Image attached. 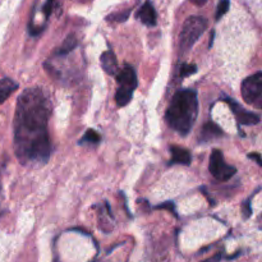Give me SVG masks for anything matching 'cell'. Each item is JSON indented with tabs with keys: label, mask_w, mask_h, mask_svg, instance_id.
Here are the masks:
<instances>
[{
	"label": "cell",
	"mask_w": 262,
	"mask_h": 262,
	"mask_svg": "<svg viewBox=\"0 0 262 262\" xmlns=\"http://www.w3.org/2000/svg\"><path fill=\"white\" fill-rule=\"evenodd\" d=\"M51 114L49 97L41 89L25 90L15 107L14 148L22 164H45L50 158L48 122Z\"/></svg>",
	"instance_id": "6da1fadb"
},
{
	"label": "cell",
	"mask_w": 262,
	"mask_h": 262,
	"mask_svg": "<svg viewBox=\"0 0 262 262\" xmlns=\"http://www.w3.org/2000/svg\"><path fill=\"white\" fill-rule=\"evenodd\" d=\"M199 115V99L193 90H179L171 99L165 113L166 124L178 132L187 136L193 128Z\"/></svg>",
	"instance_id": "7a4b0ae2"
},
{
	"label": "cell",
	"mask_w": 262,
	"mask_h": 262,
	"mask_svg": "<svg viewBox=\"0 0 262 262\" xmlns=\"http://www.w3.org/2000/svg\"><path fill=\"white\" fill-rule=\"evenodd\" d=\"M207 28V20L201 15H192L187 18L179 35V50L181 54H187Z\"/></svg>",
	"instance_id": "3957f363"
},
{
	"label": "cell",
	"mask_w": 262,
	"mask_h": 262,
	"mask_svg": "<svg viewBox=\"0 0 262 262\" xmlns=\"http://www.w3.org/2000/svg\"><path fill=\"white\" fill-rule=\"evenodd\" d=\"M118 90L115 94V101L119 107L125 106L130 102L133 96V92L137 89V74L135 69L130 66H124L117 73Z\"/></svg>",
	"instance_id": "277c9868"
},
{
	"label": "cell",
	"mask_w": 262,
	"mask_h": 262,
	"mask_svg": "<svg viewBox=\"0 0 262 262\" xmlns=\"http://www.w3.org/2000/svg\"><path fill=\"white\" fill-rule=\"evenodd\" d=\"M54 3L55 0H36L32 15H31L30 23H28V31L31 35L37 36L45 30L46 23L54 9Z\"/></svg>",
	"instance_id": "5b68a950"
},
{
	"label": "cell",
	"mask_w": 262,
	"mask_h": 262,
	"mask_svg": "<svg viewBox=\"0 0 262 262\" xmlns=\"http://www.w3.org/2000/svg\"><path fill=\"white\" fill-rule=\"evenodd\" d=\"M242 97L247 104L256 105L260 109L262 99V72L252 74L243 81L242 86Z\"/></svg>",
	"instance_id": "8992f818"
},
{
	"label": "cell",
	"mask_w": 262,
	"mask_h": 262,
	"mask_svg": "<svg viewBox=\"0 0 262 262\" xmlns=\"http://www.w3.org/2000/svg\"><path fill=\"white\" fill-rule=\"evenodd\" d=\"M209 170L211 176L214 177L216 181L219 182H227L237 173V169L232 165H228L224 160V155L220 150L212 151L211 156H210V164Z\"/></svg>",
	"instance_id": "52a82bcc"
},
{
	"label": "cell",
	"mask_w": 262,
	"mask_h": 262,
	"mask_svg": "<svg viewBox=\"0 0 262 262\" xmlns=\"http://www.w3.org/2000/svg\"><path fill=\"white\" fill-rule=\"evenodd\" d=\"M227 102L230 106V109H232L233 114H234L235 119H237V122L239 123V124L252 125V124H258V123H260L261 119L257 114L246 110L245 107H242V105L238 104L235 100L227 99Z\"/></svg>",
	"instance_id": "ba28073f"
},
{
	"label": "cell",
	"mask_w": 262,
	"mask_h": 262,
	"mask_svg": "<svg viewBox=\"0 0 262 262\" xmlns=\"http://www.w3.org/2000/svg\"><path fill=\"white\" fill-rule=\"evenodd\" d=\"M137 18L143 23V25L148 26V27L156 26V23H158V15H156V10L150 0H147V2L140 8V10H138L137 13Z\"/></svg>",
	"instance_id": "9c48e42d"
},
{
	"label": "cell",
	"mask_w": 262,
	"mask_h": 262,
	"mask_svg": "<svg viewBox=\"0 0 262 262\" xmlns=\"http://www.w3.org/2000/svg\"><path fill=\"white\" fill-rule=\"evenodd\" d=\"M223 136H224V132H223V129L219 125L215 124L214 122H207L202 127L200 141L201 142H210V141L217 140V138L223 137Z\"/></svg>",
	"instance_id": "30bf717a"
},
{
	"label": "cell",
	"mask_w": 262,
	"mask_h": 262,
	"mask_svg": "<svg viewBox=\"0 0 262 262\" xmlns=\"http://www.w3.org/2000/svg\"><path fill=\"white\" fill-rule=\"evenodd\" d=\"M171 160L170 165L173 164H179V165H191L192 155L187 148L181 147V146H171Z\"/></svg>",
	"instance_id": "8fae6325"
},
{
	"label": "cell",
	"mask_w": 262,
	"mask_h": 262,
	"mask_svg": "<svg viewBox=\"0 0 262 262\" xmlns=\"http://www.w3.org/2000/svg\"><path fill=\"white\" fill-rule=\"evenodd\" d=\"M100 60H101L102 69L107 74H110V76H117V73L119 72V67H118L117 56L114 55V53L112 50L105 51L101 55V58H100Z\"/></svg>",
	"instance_id": "7c38bea8"
},
{
	"label": "cell",
	"mask_w": 262,
	"mask_h": 262,
	"mask_svg": "<svg viewBox=\"0 0 262 262\" xmlns=\"http://www.w3.org/2000/svg\"><path fill=\"white\" fill-rule=\"evenodd\" d=\"M18 89V83H15L13 79L10 78H3L0 79V104L9 99L10 95Z\"/></svg>",
	"instance_id": "4fadbf2b"
},
{
	"label": "cell",
	"mask_w": 262,
	"mask_h": 262,
	"mask_svg": "<svg viewBox=\"0 0 262 262\" xmlns=\"http://www.w3.org/2000/svg\"><path fill=\"white\" fill-rule=\"evenodd\" d=\"M77 45H78V40H77L76 36L69 35L68 37L64 40V42L61 43L60 48L58 49V51H56V55H58V56L68 55L71 51H73L74 49L77 48Z\"/></svg>",
	"instance_id": "5bb4252c"
},
{
	"label": "cell",
	"mask_w": 262,
	"mask_h": 262,
	"mask_svg": "<svg viewBox=\"0 0 262 262\" xmlns=\"http://www.w3.org/2000/svg\"><path fill=\"white\" fill-rule=\"evenodd\" d=\"M100 140H101V136L96 130L87 129L83 137L79 141V145H84V143H87V145H97V143H100Z\"/></svg>",
	"instance_id": "9a60e30c"
},
{
	"label": "cell",
	"mask_w": 262,
	"mask_h": 262,
	"mask_svg": "<svg viewBox=\"0 0 262 262\" xmlns=\"http://www.w3.org/2000/svg\"><path fill=\"white\" fill-rule=\"evenodd\" d=\"M229 7H230L229 0H220L219 5H217V10H216V20L222 19L223 15L229 10Z\"/></svg>",
	"instance_id": "2e32d148"
},
{
	"label": "cell",
	"mask_w": 262,
	"mask_h": 262,
	"mask_svg": "<svg viewBox=\"0 0 262 262\" xmlns=\"http://www.w3.org/2000/svg\"><path fill=\"white\" fill-rule=\"evenodd\" d=\"M196 72H197V66H194V64H183V66L181 67V69H179L181 78H183V77H187V76H191V74L196 73Z\"/></svg>",
	"instance_id": "e0dca14e"
},
{
	"label": "cell",
	"mask_w": 262,
	"mask_h": 262,
	"mask_svg": "<svg viewBox=\"0 0 262 262\" xmlns=\"http://www.w3.org/2000/svg\"><path fill=\"white\" fill-rule=\"evenodd\" d=\"M129 13H130V9L125 10V12H123V13H117V14H113V15H110V17H107V20H115V22H124V20L128 18V15H129Z\"/></svg>",
	"instance_id": "ac0fdd59"
},
{
	"label": "cell",
	"mask_w": 262,
	"mask_h": 262,
	"mask_svg": "<svg viewBox=\"0 0 262 262\" xmlns=\"http://www.w3.org/2000/svg\"><path fill=\"white\" fill-rule=\"evenodd\" d=\"M155 209H161V210L166 209V210H169V211H171V214H174V215H176V216H177L176 207H174V204H173V202H165V204L159 205V206H156Z\"/></svg>",
	"instance_id": "d6986e66"
},
{
	"label": "cell",
	"mask_w": 262,
	"mask_h": 262,
	"mask_svg": "<svg viewBox=\"0 0 262 262\" xmlns=\"http://www.w3.org/2000/svg\"><path fill=\"white\" fill-rule=\"evenodd\" d=\"M248 158L250 159H255L256 160V163L258 164V165H262V160H261V155H260V152H257V154H250V155H248Z\"/></svg>",
	"instance_id": "ffe728a7"
},
{
	"label": "cell",
	"mask_w": 262,
	"mask_h": 262,
	"mask_svg": "<svg viewBox=\"0 0 262 262\" xmlns=\"http://www.w3.org/2000/svg\"><path fill=\"white\" fill-rule=\"evenodd\" d=\"M192 3H193L194 5H197V7H202V5H205L207 3V0H191Z\"/></svg>",
	"instance_id": "44dd1931"
},
{
	"label": "cell",
	"mask_w": 262,
	"mask_h": 262,
	"mask_svg": "<svg viewBox=\"0 0 262 262\" xmlns=\"http://www.w3.org/2000/svg\"><path fill=\"white\" fill-rule=\"evenodd\" d=\"M219 258H220V255H217V256H215V257L210 258V260H207L205 262H217V261H219Z\"/></svg>",
	"instance_id": "7402d4cb"
},
{
	"label": "cell",
	"mask_w": 262,
	"mask_h": 262,
	"mask_svg": "<svg viewBox=\"0 0 262 262\" xmlns=\"http://www.w3.org/2000/svg\"><path fill=\"white\" fill-rule=\"evenodd\" d=\"M0 189H2V182H0Z\"/></svg>",
	"instance_id": "603a6c76"
}]
</instances>
